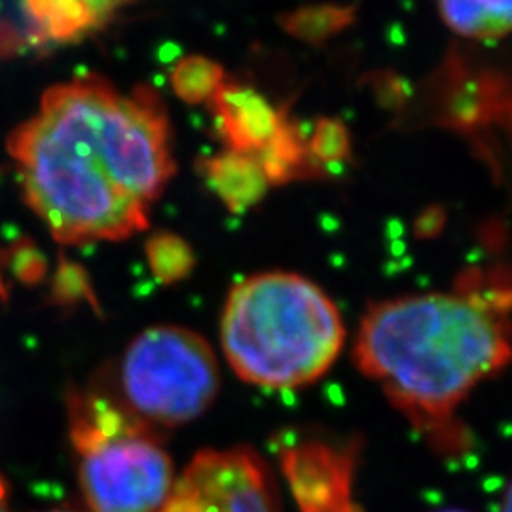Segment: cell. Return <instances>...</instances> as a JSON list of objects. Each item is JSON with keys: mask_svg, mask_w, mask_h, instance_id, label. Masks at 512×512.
I'll return each instance as SVG.
<instances>
[{"mask_svg": "<svg viewBox=\"0 0 512 512\" xmlns=\"http://www.w3.org/2000/svg\"><path fill=\"white\" fill-rule=\"evenodd\" d=\"M25 202L59 243L120 241L148 228L175 173L160 97L90 74L44 92L8 137Z\"/></svg>", "mask_w": 512, "mask_h": 512, "instance_id": "6da1fadb", "label": "cell"}, {"mask_svg": "<svg viewBox=\"0 0 512 512\" xmlns=\"http://www.w3.org/2000/svg\"><path fill=\"white\" fill-rule=\"evenodd\" d=\"M512 289H459L366 311L355 365L425 431L446 429L476 385L512 359Z\"/></svg>", "mask_w": 512, "mask_h": 512, "instance_id": "7a4b0ae2", "label": "cell"}, {"mask_svg": "<svg viewBox=\"0 0 512 512\" xmlns=\"http://www.w3.org/2000/svg\"><path fill=\"white\" fill-rule=\"evenodd\" d=\"M222 348L249 384L294 389L325 376L344 348V321L310 279L260 274L232 289L222 313Z\"/></svg>", "mask_w": 512, "mask_h": 512, "instance_id": "3957f363", "label": "cell"}, {"mask_svg": "<svg viewBox=\"0 0 512 512\" xmlns=\"http://www.w3.org/2000/svg\"><path fill=\"white\" fill-rule=\"evenodd\" d=\"M69 433L92 512H160L175 486L156 431L97 393L69 395Z\"/></svg>", "mask_w": 512, "mask_h": 512, "instance_id": "277c9868", "label": "cell"}, {"mask_svg": "<svg viewBox=\"0 0 512 512\" xmlns=\"http://www.w3.org/2000/svg\"><path fill=\"white\" fill-rule=\"evenodd\" d=\"M124 403L135 418L175 427L200 418L219 393L211 346L192 330L154 327L139 334L122 359Z\"/></svg>", "mask_w": 512, "mask_h": 512, "instance_id": "5b68a950", "label": "cell"}, {"mask_svg": "<svg viewBox=\"0 0 512 512\" xmlns=\"http://www.w3.org/2000/svg\"><path fill=\"white\" fill-rule=\"evenodd\" d=\"M160 512H281L274 475L249 446L203 450Z\"/></svg>", "mask_w": 512, "mask_h": 512, "instance_id": "8992f818", "label": "cell"}, {"mask_svg": "<svg viewBox=\"0 0 512 512\" xmlns=\"http://www.w3.org/2000/svg\"><path fill=\"white\" fill-rule=\"evenodd\" d=\"M355 461V442L308 439L285 448L281 467L300 512H357Z\"/></svg>", "mask_w": 512, "mask_h": 512, "instance_id": "52a82bcc", "label": "cell"}, {"mask_svg": "<svg viewBox=\"0 0 512 512\" xmlns=\"http://www.w3.org/2000/svg\"><path fill=\"white\" fill-rule=\"evenodd\" d=\"M209 103L220 137L228 150L239 154H258L283 124L281 112H277L264 95L239 84L224 82Z\"/></svg>", "mask_w": 512, "mask_h": 512, "instance_id": "ba28073f", "label": "cell"}, {"mask_svg": "<svg viewBox=\"0 0 512 512\" xmlns=\"http://www.w3.org/2000/svg\"><path fill=\"white\" fill-rule=\"evenodd\" d=\"M203 173L220 200L236 215L262 202L270 188L262 167L251 154L220 152L203 162Z\"/></svg>", "mask_w": 512, "mask_h": 512, "instance_id": "9c48e42d", "label": "cell"}, {"mask_svg": "<svg viewBox=\"0 0 512 512\" xmlns=\"http://www.w3.org/2000/svg\"><path fill=\"white\" fill-rule=\"evenodd\" d=\"M118 6L88 0H35L23 8L40 40L67 42L101 25Z\"/></svg>", "mask_w": 512, "mask_h": 512, "instance_id": "30bf717a", "label": "cell"}, {"mask_svg": "<svg viewBox=\"0 0 512 512\" xmlns=\"http://www.w3.org/2000/svg\"><path fill=\"white\" fill-rule=\"evenodd\" d=\"M442 21L461 37H507L512 33V2L509 0H478V2H440Z\"/></svg>", "mask_w": 512, "mask_h": 512, "instance_id": "8fae6325", "label": "cell"}, {"mask_svg": "<svg viewBox=\"0 0 512 512\" xmlns=\"http://www.w3.org/2000/svg\"><path fill=\"white\" fill-rule=\"evenodd\" d=\"M270 186L293 181L306 171H313L308 158L306 139L291 122L283 120L274 139L255 154Z\"/></svg>", "mask_w": 512, "mask_h": 512, "instance_id": "7c38bea8", "label": "cell"}, {"mask_svg": "<svg viewBox=\"0 0 512 512\" xmlns=\"http://www.w3.org/2000/svg\"><path fill=\"white\" fill-rule=\"evenodd\" d=\"M357 18L355 6H338V4H319L304 6L283 14L279 25L287 35L306 42L311 46H321L330 38L346 31Z\"/></svg>", "mask_w": 512, "mask_h": 512, "instance_id": "4fadbf2b", "label": "cell"}, {"mask_svg": "<svg viewBox=\"0 0 512 512\" xmlns=\"http://www.w3.org/2000/svg\"><path fill=\"white\" fill-rule=\"evenodd\" d=\"M224 69L203 55H190L177 63L171 74V86L184 103L200 105L209 101L224 84Z\"/></svg>", "mask_w": 512, "mask_h": 512, "instance_id": "5bb4252c", "label": "cell"}, {"mask_svg": "<svg viewBox=\"0 0 512 512\" xmlns=\"http://www.w3.org/2000/svg\"><path fill=\"white\" fill-rule=\"evenodd\" d=\"M145 249L152 274L165 285L181 281L194 270L196 258L192 247L175 234L158 232L148 239Z\"/></svg>", "mask_w": 512, "mask_h": 512, "instance_id": "9a60e30c", "label": "cell"}, {"mask_svg": "<svg viewBox=\"0 0 512 512\" xmlns=\"http://www.w3.org/2000/svg\"><path fill=\"white\" fill-rule=\"evenodd\" d=\"M306 147L313 169L346 164L351 154V139L346 124L334 118L317 120L311 129L310 139H306Z\"/></svg>", "mask_w": 512, "mask_h": 512, "instance_id": "2e32d148", "label": "cell"}, {"mask_svg": "<svg viewBox=\"0 0 512 512\" xmlns=\"http://www.w3.org/2000/svg\"><path fill=\"white\" fill-rule=\"evenodd\" d=\"M54 296L57 298V302H63V304L82 300V298H90L93 302L86 272L76 264L61 260V266L55 275Z\"/></svg>", "mask_w": 512, "mask_h": 512, "instance_id": "e0dca14e", "label": "cell"}, {"mask_svg": "<svg viewBox=\"0 0 512 512\" xmlns=\"http://www.w3.org/2000/svg\"><path fill=\"white\" fill-rule=\"evenodd\" d=\"M14 272L21 281L35 283L44 277L46 262L33 247H21L14 255Z\"/></svg>", "mask_w": 512, "mask_h": 512, "instance_id": "ac0fdd59", "label": "cell"}, {"mask_svg": "<svg viewBox=\"0 0 512 512\" xmlns=\"http://www.w3.org/2000/svg\"><path fill=\"white\" fill-rule=\"evenodd\" d=\"M442 224H444V213L442 211H427L418 220L416 232L420 234L421 238H431V236L439 234Z\"/></svg>", "mask_w": 512, "mask_h": 512, "instance_id": "d6986e66", "label": "cell"}, {"mask_svg": "<svg viewBox=\"0 0 512 512\" xmlns=\"http://www.w3.org/2000/svg\"><path fill=\"white\" fill-rule=\"evenodd\" d=\"M501 512H512V480L507 488V492L503 495V503H501Z\"/></svg>", "mask_w": 512, "mask_h": 512, "instance_id": "ffe728a7", "label": "cell"}, {"mask_svg": "<svg viewBox=\"0 0 512 512\" xmlns=\"http://www.w3.org/2000/svg\"><path fill=\"white\" fill-rule=\"evenodd\" d=\"M0 512H10L8 509V497H6V484L0 478Z\"/></svg>", "mask_w": 512, "mask_h": 512, "instance_id": "44dd1931", "label": "cell"}, {"mask_svg": "<svg viewBox=\"0 0 512 512\" xmlns=\"http://www.w3.org/2000/svg\"><path fill=\"white\" fill-rule=\"evenodd\" d=\"M440 512H465V511H456V509H450V511H440Z\"/></svg>", "mask_w": 512, "mask_h": 512, "instance_id": "7402d4cb", "label": "cell"}, {"mask_svg": "<svg viewBox=\"0 0 512 512\" xmlns=\"http://www.w3.org/2000/svg\"><path fill=\"white\" fill-rule=\"evenodd\" d=\"M52 512H71V511H52Z\"/></svg>", "mask_w": 512, "mask_h": 512, "instance_id": "603a6c76", "label": "cell"}]
</instances>
